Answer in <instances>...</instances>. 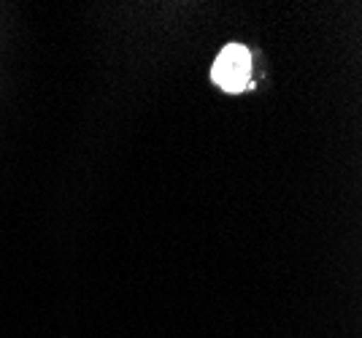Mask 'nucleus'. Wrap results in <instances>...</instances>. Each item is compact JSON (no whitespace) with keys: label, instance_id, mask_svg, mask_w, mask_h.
I'll return each mask as SVG.
<instances>
[{"label":"nucleus","instance_id":"obj_1","mask_svg":"<svg viewBox=\"0 0 362 338\" xmlns=\"http://www.w3.org/2000/svg\"><path fill=\"white\" fill-rule=\"evenodd\" d=\"M211 78L219 90L238 95L252 90V52L241 44H227L211 68Z\"/></svg>","mask_w":362,"mask_h":338}]
</instances>
